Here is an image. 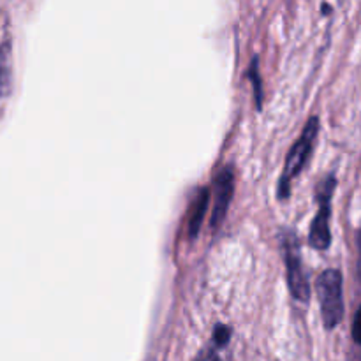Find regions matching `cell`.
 I'll return each instance as SVG.
<instances>
[{
  "label": "cell",
  "mask_w": 361,
  "mask_h": 361,
  "mask_svg": "<svg viewBox=\"0 0 361 361\" xmlns=\"http://www.w3.org/2000/svg\"><path fill=\"white\" fill-rule=\"evenodd\" d=\"M317 134H319V118H317V116H312V118L305 123L302 136L296 140V143L293 145L291 150H289L288 159H286L284 171H282L281 180H279V200H288L289 194H291L293 178L300 175L303 166L307 164V161H309L310 155H312Z\"/></svg>",
  "instance_id": "1"
},
{
  "label": "cell",
  "mask_w": 361,
  "mask_h": 361,
  "mask_svg": "<svg viewBox=\"0 0 361 361\" xmlns=\"http://www.w3.org/2000/svg\"><path fill=\"white\" fill-rule=\"evenodd\" d=\"M281 245L282 252H284V263H286V274H288V284L289 291L295 296L298 302H309L310 298V284L309 275H307L305 268H303L302 252H300V243L296 238L295 231L291 229H284L281 233Z\"/></svg>",
  "instance_id": "2"
},
{
  "label": "cell",
  "mask_w": 361,
  "mask_h": 361,
  "mask_svg": "<svg viewBox=\"0 0 361 361\" xmlns=\"http://www.w3.org/2000/svg\"><path fill=\"white\" fill-rule=\"evenodd\" d=\"M319 296L321 316L328 330H334L344 317V296H342V274L338 270H326L316 282Z\"/></svg>",
  "instance_id": "3"
},
{
  "label": "cell",
  "mask_w": 361,
  "mask_h": 361,
  "mask_svg": "<svg viewBox=\"0 0 361 361\" xmlns=\"http://www.w3.org/2000/svg\"><path fill=\"white\" fill-rule=\"evenodd\" d=\"M337 180L335 176H326L319 183L317 189V210L314 217L312 226H310L309 243L317 250H326L331 243V231H330V217H331V196H334Z\"/></svg>",
  "instance_id": "4"
},
{
  "label": "cell",
  "mask_w": 361,
  "mask_h": 361,
  "mask_svg": "<svg viewBox=\"0 0 361 361\" xmlns=\"http://www.w3.org/2000/svg\"><path fill=\"white\" fill-rule=\"evenodd\" d=\"M215 203H214V212H212L210 224L212 228H217L226 217V212H228L229 203L233 200V194H235V171H233V166H226L215 176Z\"/></svg>",
  "instance_id": "5"
},
{
  "label": "cell",
  "mask_w": 361,
  "mask_h": 361,
  "mask_svg": "<svg viewBox=\"0 0 361 361\" xmlns=\"http://www.w3.org/2000/svg\"><path fill=\"white\" fill-rule=\"evenodd\" d=\"M208 204H210V189L208 187H201L197 194L194 196L192 207H190L189 214V236L196 238L200 235V229L203 226L204 217H207Z\"/></svg>",
  "instance_id": "6"
},
{
  "label": "cell",
  "mask_w": 361,
  "mask_h": 361,
  "mask_svg": "<svg viewBox=\"0 0 361 361\" xmlns=\"http://www.w3.org/2000/svg\"><path fill=\"white\" fill-rule=\"evenodd\" d=\"M13 48L9 41L0 42V99L9 94L11 78H13V62H11Z\"/></svg>",
  "instance_id": "7"
},
{
  "label": "cell",
  "mask_w": 361,
  "mask_h": 361,
  "mask_svg": "<svg viewBox=\"0 0 361 361\" xmlns=\"http://www.w3.org/2000/svg\"><path fill=\"white\" fill-rule=\"evenodd\" d=\"M257 63H259V60H257V56H256V59L252 60V63L249 66V78H250V81L254 83V97H256V106H257V109H261V104H263V81H261Z\"/></svg>",
  "instance_id": "8"
},
{
  "label": "cell",
  "mask_w": 361,
  "mask_h": 361,
  "mask_svg": "<svg viewBox=\"0 0 361 361\" xmlns=\"http://www.w3.org/2000/svg\"><path fill=\"white\" fill-rule=\"evenodd\" d=\"M229 337H231V330H229L226 324H217L214 330V341L219 348L226 345L229 342Z\"/></svg>",
  "instance_id": "9"
},
{
  "label": "cell",
  "mask_w": 361,
  "mask_h": 361,
  "mask_svg": "<svg viewBox=\"0 0 361 361\" xmlns=\"http://www.w3.org/2000/svg\"><path fill=\"white\" fill-rule=\"evenodd\" d=\"M353 338L361 345V307L358 312H356L355 324H353Z\"/></svg>",
  "instance_id": "10"
},
{
  "label": "cell",
  "mask_w": 361,
  "mask_h": 361,
  "mask_svg": "<svg viewBox=\"0 0 361 361\" xmlns=\"http://www.w3.org/2000/svg\"><path fill=\"white\" fill-rule=\"evenodd\" d=\"M194 361H221V358H219V355L214 349H203Z\"/></svg>",
  "instance_id": "11"
}]
</instances>
